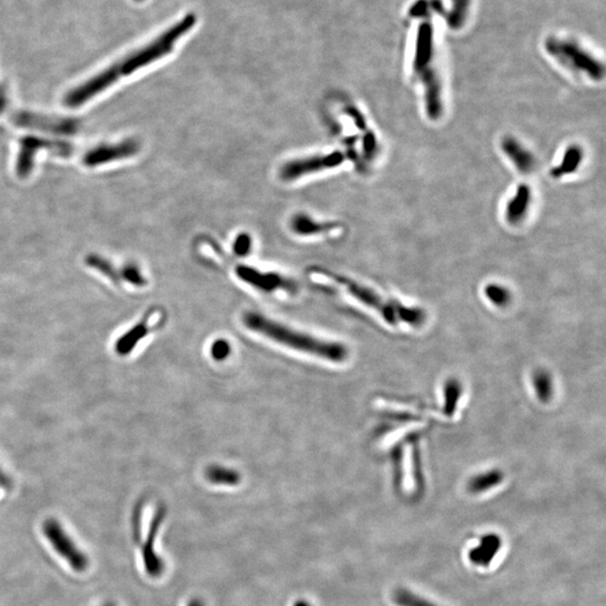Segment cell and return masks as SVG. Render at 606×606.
I'll return each mask as SVG.
<instances>
[{
  "instance_id": "obj_1",
  "label": "cell",
  "mask_w": 606,
  "mask_h": 606,
  "mask_svg": "<svg viewBox=\"0 0 606 606\" xmlns=\"http://www.w3.org/2000/svg\"><path fill=\"white\" fill-rule=\"evenodd\" d=\"M196 25L197 17L194 14H187L181 17L149 43L145 44L138 50L133 51L127 56L108 66L106 70L68 91L63 99L64 106L68 108H78L98 96L100 92L107 90L121 79L134 75L135 72L170 55L177 44L180 43V40L188 36Z\"/></svg>"
},
{
  "instance_id": "obj_2",
  "label": "cell",
  "mask_w": 606,
  "mask_h": 606,
  "mask_svg": "<svg viewBox=\"0 0 606 606\" xmlns=\"http://www.w3.org/2000/svg\"><path fill=\"white\" fill-rule=\"evenodd\" d=\"M242 323L247 329L266 337L272 342L325 361L342 363L349 355V351L342 344L316 338L282 323L270 320V318L257 312H246L242 317Z\"/></svg>"
},
{
  "instance_id": "obj_3",
  "label": "cell",
  "mask_w": 606,
  "mask_h": 606,
  "mask_svg": "<svg viewBox=\"0 0 606 606\" xmlns=\"http://www.w3.org/2000/svg\"><path fill=\"white\" fill-rule=\"evenodd\" d=\"M546 49L548 53L569 68L583 72L593 80L603 78L602 63L572 40L549 38L546 43Z\"/></svg>"
},
{
  "instance_id": "obj_4",
  "label": "cell",
  "mask_w": 606,
  "mask_h": 606,
  "mask_svg": "<svg viewBox=\"0 0 606 606\" xmlns=\"http://www.w3.org/2000/svg\"><path fill=\"white\" fill-rule=\"evenodd\" d=\"M40 151H47L54 155L66 157L71 155L73 147L71 144L62 140H47L36 136L23 137L19 140L18 155L16 160V173L19 179L24 180L29 177L34 168L35 157Z\"/></svg>"
},
{
  "instance_id": "obj_5",
  "label": "cell",
  "mask_w": 606,
  "mask_h": 606,
  "mask_svg": "<svg viewBox=\"0 0 606 606\" xmlns=\"http://www.w3.org/2000/svg\"><path fill=\"white\" fill-rule=\"evenodd\" d=\"M43 533L55 553L66 560V563L75 572H84L89 568L90 560L87 555L75 544L59 521L55 519L45 520L43 523Z\"/></svg>"
},
{
  "instance_id": "obj_6",
  "label": "cell",
  "mask_w": 606,
  "mask_h": 606,
  "mask_svg": "<svg viewBox=\"0 0 606 606\" xmlns=\"http://www.w3.org/2000/svg\"><path fill=\"white\" fill-rule=\"evenodd\" d=\"M345 155L342 152L335 151L329 154L311 156L307 159L293 160L286 162L280 170V177L283 181H296L305 175L325 171L328 168H337L345 162Z\"/></svg>"
},
{
  "instance_id": "obj_7",
  "label": "cell",
  "mask_w": 606,
  "mask_h": 606,
  "mask_svg": "<svg viewBox=\"0 0 606 606\" xmlns=\"http://www.w3.org/2000/svg\"><path fill=\"white\" fill-rule=\"evenodd\" d=\"M17 127L31 128L55 135H73L78 131L80 123L75 119L47 116L31 112H18L12 117Z\"/></svg>"
},
{
  "instance_id": "obj_8",
  "label": "cell",
  "mask_w": 606,
  "mask_h": 606,
  "mask_svg": "<svg viewBox=\"0 0 606 606\" xmlns=\"http://www.w3.org/2000/svg\"><path fill=\"white\" fill-rule=\"evenodd\" d=\"M140 149V142L134 138H127L116 144H103L89 149L82 157V163L88 168H94L110 162L129 159L136 155Z\"/></svg>"
},
{
  "instance_id": "obj_9",
  "label": "cell",
  "mask_w": 606,
  "mask_h": 606,
  "mask_svg": "<svg viewBox=\"0 0 606 606\" xmlns=\"http://www.w3.org/2000/svg\"><path fill=\"white\" fill-rule=\"evenodd\" d=\"M235 273L242 282L262 292L272 293L279 290H286L288 292L292 293L296 289L292 281L273 272H262L257 268L240 265L237 266Z\"/></svg>"
},
{
  "instance_id": "obj_10",
  "label": "cell",
  "mask_w": 606,
  "mask_h": 606,
  "mask_svg": "<svg viewBox=\"0 0 606 606\" xmlns=\"http://www.w3.org/2000/svg\"><path fill=\"white\" fill-rule=\"evenodd\" d=\"M319 272H320L326 279H329L331 282H335L333 284H337V286H340L342 289H345V291H347V293L351 294L353 298L357 299L358 301L362 302L364 305L377 309L379 312H381V314L384 316L386 320L394 323V311H393L392 307H390V305H388V303H386L379 294L374 292V291L367 289V288L361 286V284H358L357 282L349 280L347 277L333 275L331 273H326V272H321V270H319Z\"/></svg>"
},
{
  "instance_id": "obj_11",
  "label": "cell",
  "mask_w": 606,
  "mask_h": 606,
  "mask_svg": "<svg viewBox=\"0 0 606 606\" xmlns=\"http://www.w3.org/2000/svg\"><path fill=\"white\" fill-rule=\"evenodd\" d=\"M165 314L163 311L157 308L151 309L147 311L140 323L128 330L124 336L118 339L116 342V351L121 356H126L129 351L136 347L137 342L145 338L149 333L159 329L160 327L164 323Z\"/></svg>"
},
{
  "instance_id": "obj_12",
  "label": "cell",
  "mask_w": 606,
  "mask_h": 606,
  "mask_svg": "<svg viewBox=\"0 0 606 606\" xmlns=\"http://www.w3.org/2000/svg\"><path fill=\"white\" fill-rule=\"evenodd\" d=\"M433 27L429 22H423L419 26L417 43L414 51V70L416 73L433 66Z\"/></svg>"
},
{
  "instance_id": "obj_13",
  "label": "cell",
  "mask_w": 606,
  "mask_h": 606,
  "mask_svg": "<svg viewBox=\"0 0 606 606\" xmlns=\"http://www.w3.org/2000/svg\"><path fill=\"white\" fill-rule=\"evenodd\" d=\"M532 191L528 184H521L516 188L514 196L507 202L505 219L513 226L522 223L531 205Z\"/></svg>"
},
{
  "instance_id": "obj_14",
  "label": "cell",
  "mask_w": 606,
  "mask_h": 606,
  "mask_svg": "<svg viewBox=\"0 0 606 606\" xmlns=\"http://www.w3.org/2000/svg\"><path fill=\"white\" fill-rule=\"evenodd\" d=\"M501 147H502L504 154L507 156V159L512 162L520 172L529 173L535 168V157L516 138L511 136L504 137Z\"/></svg>"
},
{
  "instance_id": "obj_15",
  "label": "cell",
  "mask_w": 606,
  "mask_h": 606,
  "mask_svg": "<svg viewBox=\"0 0 606 606\" xmlns=\"http://www.w3.org/2000/svg\"><path fill=\"white\" fill-rule=\"evenodd\" d=\"M502 540L500 535L488 533L479 540L477 547L472 548L468 553V559L472 565L479 567H488L494 559L496 553L501 549Z\"/></svg>"
},
{
  "instance_id": "obj_16",
  "label": "cell",
  "mask_w": 606,
  "mask_h": 606,
  "mask_svg": "<svg viewBox=\"0 0 606 606\" xmlns=\"http://www.w3.org/2000/svg\"><path fill=\"white\" fill-rule=\"evenodd\" d=\"M162 519H163V513L161 510L157 511L155 518L153 520L152 525L149 529V538H147V544L143 547V560L145 568L149 575L156 577L161 575L162 569H163V563L160 559V557L154 553V540H155L156 535L159 531L160 525H161Z\"/></svg>"
},
{
  "instance_id": "obj_17",
  "label": "cell",
  "mask_w": 606,
  "mask_h": 606,
  "mask_svg": "<svg viewBox=\"0 0 606 606\" xmlns=\"http://www.w3.org/2000/svg\"><path fill=\"white\" fill-rule=\"evenodd\" d=\"M291 228L294 233H298L300 236H314V235L331 233L333 230H336L337 225L330 224V223H318L308 216L298 215L293 218Z\"/></svg>"
},
{
  "instance_id": "obj_18",
  "label": "cell",
  "mask_w": 606,
  "mask_h": 606,
  "mask_svg": "<svg viewBox=\"0 0 606 606\" xmlns=\"http://www.w3.org/2000/svg\"><path fill=\"white\" fill-rule=\"evenodd\" d=\"M583 159H584V152L581 147L572 145V147H567L564 153L563 160L560 161L556 168L551 170V177L559 179V177L575 173L581 166Z\"/></svg>"
},
{
  "instance_id": "obj_19",
  "label": "cell",
  "mask_w": 606,
  "mask_h": 606,
  "mask_svg": "<svg viewBox=\"0 0 606 606\" xmlns=\"http://www.w3.org/2000/svg\"><path fill=\"white\" fill-rule=\"evenodd\" d=\"M205 476L212 484L237 485L240 481V475L236 470L221 466L209 467Z\"/></svg>"
},
{
  "instance_id": "obj_20",
  "label": "cell",
  "mask_w": 606,
  "mask_h": 606,
  "mask_svg": "<svg viewBox=\"0 0 606 606\" xmlns=\"http://www.w3.org/2000/svg\"><path fill=\"white\" fill-rule=\"evenodd\" d=\"M86 263H87L89 268L98 270V272L108 277L109 280L115 283V284H119V282H121V273L116 270L115 266L110 262L107 261L106 258H103L101 256L97 255V254H91V255L86 258Z\"/></svg>"
},
{
  "instance_id": "obj_21",
  "label": "cell",
  "mask_w": 606,
  "mask_h": 606,
  "mask_svg": "<svg viewBox=\"0 0 606 606\" xmlns=\"http://www.w3.org/2000/svg\"><path fill=\"white\" fill-rule=\"evenodd\" d=\"M501 481H502V474L494 470V472H488L484 475L476 476L475 479H472L468 484V490L474 494L483 493V492L488 491L495 485H498Z\"/></svg>"
},
{
  "instance_id": "obj_22",
  "label": "cell",
  "mask_w": 606,
  "mask_h": 606,
  "mask_svg": "<svg viewBox=\"0 0 606 606\" xmlns=\"http://www.w3.org/2000/svg\"><path fill=\"white\" fill-rule=\"evenodd\" d=\"M393 600L399 606H438L404 588H399L394 592Z\"/></svg>"
},
{
  "instance_id": "obj_23",
  "label": "cell",
  "mask_w": 606,
  "mask_h": 606,
  "mask_svg": "<svg viewBox=\"0 0 606 606\" xmlns=\"http://www.w3.org/2000/svg\"><path fill=\"white\" fill-rule=\"evenodd\" d=\"M468 10V0H454V6L449 14L448 24L453 28H458L462 26Z\"/></svg>"
},
{
  "instance_id": "obj_24",
  "label": "cell",
  "mask_w": 606,
  "mask_h": 606,
  "mask_svg": "<svg viewBox=\"0 0 606 606\" xmlns=\"http://www.w3.org/2000/svg\"><path fill=\"white\" fill-rule=\"evenodd\" d=\"M121 277L123 280L133 284L135 286H147V280L144 279L143 274L140 273V268L135 264H127L121 270Z\"/></svg>"
},
{
  "instance_id": "obj_25",
  "label": "cell",
  "mask_w": 606,
  "mask_h": 606,
  "mask_svg": "<svg viewBox=\"0 0 606 606\" xmlns=\"http://www.w3.org/2000/svg\"><path fill=\"white\" fill-rule=\"evenodd\" d=\"M485 293H486V296L493 303L498 305H505L509 301V296H510L509 291H507L502 286H495V284L486 286Z\"/></svg>"
},
{
  "instance_id": "obj_26",
  "label": "cell",
  "mask_w": 606,
  "mask_h": 606,
  "mask_svg": "<svg viewBox=\"0 0 606 606\" xmlns=\"http://www.w3.org/2000/svg\"><path fill=\"white\" fill-rule=\"evenodd\" d=\"M230 354V345L224 339L216 340L210 349V355L216 361H224Z\"/></svg>"
},
{
  "instance_id": "obj_27",
  "label": "cell",
  "mask_w": 606,
  "mask_h": 606,
  "mask_svg": "<svg viewBox=\"0 0 606 606\" xmlns=\"http://www.w3.org/2000/svg\"><path fill=\"white\" fill-rule=\"evenodd\" d=\"M252 249V240L247 233H240L233 242V252L238 256H245Z\"/></svg>"
},
{
  "instance_id": "obj_28",
  "label": "cell",
  "mask_w": 606,
  "mask_h": 606,
  "mask_svg": "<svg viewBox=\"0 0 606 606\" xmlns=\"http://www.w3.org/2000/svg\"><path fill=\"white\" fill-rule=\"evenodd\" d=\"M8 103H10V100L7 96L6 89L3 84H0V115H3V112H6Z\"/></svg>"
},
{
  "instance_id": "obj_29",
  "label": "cell",
  "mask_w": 606,
  "mask_h": 606,
  "mask_svg": "<svg viewBox=\"0 0 606 606\" xmlns=\"http://www.w3.org/2000/svg\"><path fill=\"white\" fill-rule=\"evenodd\" d=\"M0 486L3 488H10L12 486L10 479L1 472V470H0Z\"/></svg>"
},
{
  "instance_id": "obj_30",
  "label": "cell",
  "mask_w": 606,
  "mask_h": 606,
  "mask_svg": "<svg viewBox=\"0 0 606 606\" xmlns=\"http://www.w3.org/2000/svg\"><path fill=\"white\" fill-rule=\"evenodd\" d=\"M103 606H115V605H114V604H112V603H107V604H105V605H103Z\"/></svg>"
},
{
  "instance_id": "obj_31",
  "label": "cell",
  "mask_w": 606,
  "mask_h": 606,
  "mask_svg": "<svg viewBox=\"0 0 606 606\" xmlns=\"http://www.w3.org/2000/svg\"><path fill=\"white\" fill-rule=\"evenodd\" d=\"M135 1H142V0H135Z\"/></svg>"
}]
</instances>
